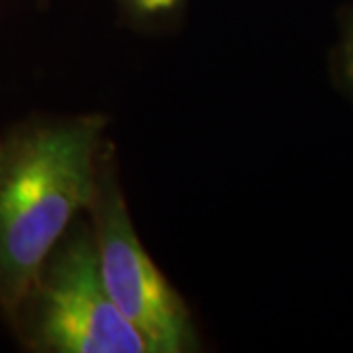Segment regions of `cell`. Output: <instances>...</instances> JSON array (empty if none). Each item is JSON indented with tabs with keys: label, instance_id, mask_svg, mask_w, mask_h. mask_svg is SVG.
I'll return each instance as SVG.
<instances>
[{
	"label": "cell",
	"instance_id": "obj_1",
	"mask_svg": "<svg viewBox=\"0 0 353 353\" xmlns=\"http://www.w3.org/2000/svg\"><path fill=\"white\" fill-rule=\"evenodd\" d=\"M106 118L39 120L0 141V310L14 324L43 265L94 196Z\"/></svg>",
	"mask_w": 353,
	"mask_h": 353
},
{
	"label": "cell",
	"instance_id": "obj_2",
	"mask_svg": "<svg viewBox=\"0 0 353 353\" xmlns=\"http://www.w3.org/2000/svg\"><path fill=\"white\" fill-rule=\"evenodd\" d=\"M34 352L152 353L112 303L90 226L69 230L14 320Z\"/></svg>",
	"mask_w": 353,
	"mask_h": 353
},
{
	"label": "cell",
	"instance_id": "obj_3",
	"mask_svg": "<svg viewBox=\"0 0 353 353\" xmlns=\"http://www.w3.org/2000/svg\"><path fill=\"white\" fill-rule=\"evenodd\" d=\"M102 281L120 314L148 341L152 353L199 347L189 308L139 241L120 189L112 148H104L88 206Z\"/></svg>",
	"mask_w": 353,
	"mask_h": 353
},
{
	"label": "cell",
	"instance_id": "obj_4",
	"mask_svg": "<svg viewBox=\"0 0 353 353\" xmlns=\"http://www.w3.org/2000/svg\"><path fill=\"white\" fill-rule=\"evenodd\" d=\"M120 8L138 24L163 26L183 12L187 0H116Z\"/></svg>",
	"mask_w": 353,
	"mask_h": 353
},
{
	"label": "cell",
	"instance_id": "obj_5",
	"mask_svg": "<svg viewBox=\"0 0 353 353\" xmlns=\"http://www.w3.org/2000/svg\"><path fill=\"white\" fill-rule=\"evenodd\" d=\"M334 75L345 94L353 99V2L343 10L340 43L334 55Z\"/></svg>",
	"mask_w": 353,
	"mask_h": 353
}]
</instances>
